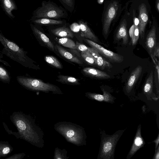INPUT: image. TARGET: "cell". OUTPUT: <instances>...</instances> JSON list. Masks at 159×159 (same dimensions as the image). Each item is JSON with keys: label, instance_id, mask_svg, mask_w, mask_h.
<instances>
[{"label": "cell", "instance_id": "obj_1", "mask_svg": "<svg viewBox=\"0 0 159 159\" xmlns=\"http://www.w3.org/2000/svg\"><path fill=\"white\" fill-rule=\"evenodd\" d=\"M54 128L68 142L78 146L86 145L84 129L79 125L70 122H59L54 125Z\"/></svg>", "mask_w": 159, "mask_h": 159}, {"label": "cell", "instance_id": "obj_2", "mask_svg": "<svg viewBox=\"0 0 159 159\" xmlns=\"http://www.w3.org/2000/svg\"><path fill=\"white\" fill-rule=\"evenodd\" d=\"M0 42L4 47L3 51L7 56L25 67H32V61L23 48L6 38L0 32Z\"/></svg>", "mask_w": 159, "mask_h": 159}, {"label": "cell", "instance_id": "obj_3", "mask_svg": "<svg viewBox=\"0 0 159 159\" xmlns=\"http://www.w3.org/2000/svg\"><path fill=\"white\" fill-rule=\"evenodd\" d=\"M125 129L119 130L111 135L101 130V141L97 159H114L116 146Z\"/></svg>", "mask_w": 159, "mask_h": 159}, {"label": "cell", "instance_id": "obj_4", "mask_svg": "<svg viewBox=\"0 0 159 159\" xmlns=\"http://www.w3.org/2000/svg\"><path fill=\"white\" fill-rule=\"evenodd\" d=\"M16 79L20 84L31 90L45 93H52L54 94H63L60 89L56 85L44 82L39 79L22 76H17Z\"/></svg>", "mask_w": 159, "mask_h": 159}, {"label": "cell", "instance_id": "obj_5", "mask_svg": "<svg viewBox=\"0 0 159 159\" xmlns=\"http://www.w3.org/2000/svg\"><path fill=\"white\" fill-rule=\"evenodd\" d=\"M120 8L119 3L116 0L111 1L107 5L102 18V30L107 35L113 21L116 18Z\"/></svg>", "mask_w": 159, "mask_h": 159}, {"label": "cell", "instance_id": "obj_6", "mask_svg": "<svg viewBox=\"0 0 159 159\" xmlns=\"http://www.w3.org/2000/svg\"><path fill=\"white\" fill-rule=\"evenodd\" d=\"M64 14L63 11L56 5L50 2H43L35 15L37 18L58 19L62 17Z\"/></svg>", "mask_w": 159, "mask_h": 159}, {"label": "cell", "instance_id": "obj_7", "mask_svg": "<svg viewBox=\"0 0 159 159\" xmlns=\"http://www.w3.org/2000/svg\"><path fill=\"white\" fill-rule=\"evenodd\" d=\"M84 40L92 48L96 50L101 55L111 62L120 63L123 61V57L118 54L106 49L102 46L91 40L85 39Z\"/></svg>", "mask_w": 159, "mask_h": 159}, {"label": "cell", "instance_id": "obj_8", "mask_svg": "<svg viewBox=\"0 0 159 159\" xmlns=\"http://www.w3.org/2000/svg\"><path fill=\"white\" fill-rule=\"evenodd\" d=\"M139 34L142 39H143L145 28L148 20V11L146 5L141 4L139 8Z\"/></svg>", "mask_w": 159, "mask_h": 159}, {"label": "cell", "instance_id": "obj_9", "mask_svg": "<svg viewBox=\"0 0 159 159\" xmlns=\"http://www.w3.org/2000/svg\"><path fill=\"white\" fill-rule=\"evenodd\" d=\"M141 125L140 124L138 127L132 145L127 155V159H130L145 144V141L141 135Z\"/></svg>", "mask_w": 159, "mask_h": 159}, {"label": "cell", "instance_id": "obj_10", "mask_svg": "<svg viewBox=\"0 0 159 159\" xmlns=\"http://www.w3.org/2000/svg\"><path fill=\"white\" fill-rule=\"evenodd\" d=\"M142 67L138 66L133 70L126 84L125 89L128 93H130L140 77L142 71Z\"/></svg>", "mask_w": 159, "mask_h": 159}, {"label": "cell", "instance_id": "obj_11", "mask_svg": "<svg viewBox=\"0 0 159 159\" xmlns=\"http://www.w3.org/2000/svg\"><path fill=\"white\" fill-rule=\"evenodd\" d=\"M156 28L153 25L148 33L146 39V47L152 58V51L156 45Z\"/></svg>", "mask_w": 159, "mask_h": 159}, {"label": "cell", "instance_id": "obj_12", "mask_svg": "<svg viewBox=\"0 0 159 159\" xmlns=\"http://www.w3.org/2000/svg\"><path fill=\"white\" fill-rule=\"evenodd\" d=\"M153 72L152 71L145 82L143 88V92L147 97L151 98L155 101H157L158 98L153 92Z\"/></svg>", "mask_w": 159, "mask_h": 159}, {"label": "cell", "instance_id": "obj_13", "mask_svg": "<svg viewBox=\"0 0 159 159\" xmlns=\"http://www.w3.org/2000/svg\"><path fill=\"white\" fill-rule=\"evenodd\" d=\"M79 24L80 26V30L81 31V36L82 37L95 43L98 42L97 37L92 31L86 22L80 20Z\"/></svg>", "mask_w": 159, "mask_h": 159}, {"label": "cell", "instance_id": "obj_14", "mask_svg": "<svg viewBox=\"0 0 159 159\" xmlns=\"http://www.w3.org/2000/svg\"><path fill=\"white\" fill-rule=\"evenodd\" d=\"M88 50L95 59L97 66H98L102 69L105 68H110L112 67L111 64L103 58L94 48L89 47Z\"/></svg>", "mask_w": 159, "mask_h": 159}, {"label": "cell", "instance_id": "obj_15", "mask_svg": "<svg viewBox=\"0 0 159 159\" xmlns=\"http://www.w3.org/2000/svg\"><path fill=\"white\" fill-rule=\"evenodd\" d=\"M86 75L99 79H108L110 76L105 72L92 67H85L82 70Z\"/></svg>", "mask_w": 159, "mask_h": 159}, {"label": "cell", "instance_id": "obj_16", "mask_svg": "<svg viewBox=\"0 0 159 159\" xmlns=\"http://www.w3.org/2000/svg\"><path fill=\"white\" fill-rule=\"evenodd\" d=\"M127 22L124 19L120 23L116 34V38L117 40L123 39V43L126 44L128 41V37L127 27Z\"/></svg>", "mask_w": 159, "mask_h": 159}, {"label": "cell", "instance_id": "obj_17", "mask_svg": "<svg viewBox=\"0 0 159 159\" xmlns=\"http://www.w3.org/2000/svg\"><path fill=\"white\" fill-rule=\"evenodd\" d=\"M55 48L62 57L68 60L78 64H83V62L78 58L61 46L56 44Z\"/></svg>", "mask_w": 159, "mask_h": 159}, {"label": "cell", "instance_id": "obj_18", "mask_svg": "<svg viewBox=\"0 0 159 159\" xmlns=\"http://www.w3.org/2000/svg\"><path fill=\"white\" fill-rule=\"evenodd\" d=\"M32 28L34 34L38 38L51 50L54 51L55 47L47 36L35 27L33 26Z\"/></svg>", "mask_w": 159, "mask_h": 159}, {"label": "cell", "instance_id": "obj_19", "mask_svg": "<svg viewBox=\"0 0 159 159\" xmlns=\"http://www.w3.org/2000/svg\"><path fill=\"white\" fill-rule=\"evenodd\" d=\"M52 33L56 36L60 37L73 38L74 34L68 28L62 27L51 30Z\"/></svg>", "mask_w": 159, "mask_h": 159}, {"label": "cell", "instance_id": "obj_20", "mask_svg": "<svg viewBox=\"0 0 159 159\" xmlns=\"http://www.w3.org/2000/svg\"><path fill=\"white\" fill-rule=\"evenodd\" d=\"M56 80L62 84L71 85H79L80 84L79 80L76 78L68 75H59Z\"/></svg>", "mask_w": 159, "mask_h": 159}, {"label": "cell", "instance_id": "obj_21", "mask_svg": "<svg viewBox=\"0 0 159 159\" xmlns=\"http://www.w3.org/2000/svg\"><path fill=\"white\" fill-rule=\"evenodd\" d=\"M34 22L36 23L46 25H56L62 24L61 20H57L47 18H40L36 20Z\"/></svg>", "mask_w": 159, "mask_h": 159}, {"label": "cell", "instance_id": "obj_22", "mask_svg": "<svg viewBox=\"0 0 159 159\" xmlns=\"http://www.w3.org/2000/svg\"><path fill=\"white\" fill-rule=\"evenodd\" d=\"M58 43L63 46L73 49H76L75 43L71 39L63 37L57 40Z\"/></svg>", "mask_w": 159, "mask_h": 159}, {"label": "cell", "instance_id": "obj_23", "mask_svg": "<svg viewBox=\"0 0 159 159\" xmlns=\"http://www.w3.org/2000/svg\"><path fill=\"white\" fill-rule=\"evenodd\" d=\"M4 8L7 13L11 17H13L11 11L16 9V6L12 0H2Z\"/></svg>", "mask_w": 159, "mask_h": 159}, {"label": "cell", "instance_id": "obj_24", "mask_svg": "<svg viewBox=\"0 0 159 159\" xmlns=\"http://www.w3.org/2000/svg\"><path fill=\"white\" fill-rule=\"evenodd\" d=\"M45 60L49 64L58 69L63 68L61 63L56 57L52 56H47L44 57Z\"/></svg>", "mask_w": 159, "mask_h": 159}, {"label": "cell", "instance_id": "obj_25", "mask_svg": "<svg viewBox=\"0 0 159 159\" xmlns=\"http://www.w3.org/2000/svg\"><path fill=\"white\" fill-rule=\"evenodd\" d=\"M134 24L135 26V30L133 38L132 40V43L133 45H135L139 37V20L138 18L134 17L133 20Z\"/></svg>", "mask_w": 159, "mask_h": 159}, {"label": "cell", "instance_id": "obj_26", "mask_svg": "<svg viewBox=\"0 0 159 159\" xmlns=\"http://www.w3.org/2000/svg\"><path fill=\"white\" fill-rule=\"evenodd\" d=\"M80 55L83 59L89 64L97 66L95 59L90 53L89 51L86 52H81Z\"/></svg>", "mask_w": 159, "mask_h": 159}, {"label": "cell", "instance_id": "obj_27", "mask_svg": "<svg viewBox=\"0 0 159 159\" xmlns=\"http://www.w3.org/2000/svg\"><path fill=\"white\" fill-rule=\"evenodd\" d=\"M67 151L65 149H61L57 147L54 151V159H68L69 157L67 156Z\"/></svg>", "mask_w": 159, "mask_h": 159}, {"label": "cell", "instance_id": "obj_28", "mask_svg": "<svg viewBox=\"0 0 159 159\" xmlns=\"http://www.w3.org/2000/svg\"><path fill=\"white\" fill-rule=\"evenodd\" d=\"M10 80V76L8 72L5 68L0 65V80L4 82L9 83Z\"/></svg>", "mask_w": 159, "mask_h": 159}, {"label": "cell", "instance_id": "obj_29", "mask_svg": "<svg viewBox=\"0 0 159 159\" xmlns=\"http://www.w3.org/2000/svg\"><path fill=\"white\" fill-rule=\"evenodd\" d=\"M85 96L89 98L100 102L104 101V97L103 95L95 93L87 92L85 93Z\"/></svg>", "mask_w": 159, "mask_h": 159}, {"label": "cell", "instance_id": "obj_30", "mask_svg": "<svg viewBox=\"0 0 159 159\" xmlns=\"http://www.w3.org/2000/svg\"><path fill=\"white\" fill-rule=\"evenodd\" d=\"M103 92V95L104 97V101L105 102L113 103L114 102L116 98L113 96L109 92L103 89H102Z\"/></svg>", "mask_w": 159, "mask_h": 159}, {"label": "cell", "instance_id": "obj_31", "mask_svg": "<svg viewBox=\"0 0 159 159\" xmlns=\"http://www.w3.org/2000/svg\"><path fill=\"white\" fill-rule=\"evenodd\" d=\"M76 49L81 52H86L88 51V47L76 42L75 43Z\"/></svg>", "mask_w": 159, "mask_h": 159}, {"label": "cell", "instance_id": "obj_32", "mask_svg": "<svg viewBox=\"0 0 159 159\" xmlns=\"http://www.w3.org/2000/svg\"><path fill=\"white\" fill-rule=\"evenodd\" d=\"M70 28L71 31L74 32H78L80 30V26L79 24L74 23L70 26Z\"/></svg>", "mask_w": 159, "mask_h": 159}, {"label": "cell", "instance_id": "obj_33", "mask_svg": "<svg viewBox=\"0 0 159 159\" xmlns=\"http://www.w3.org/2000/svg\"><path fill=\"white\" fill-rule=\"evenodd\" d=\"M159 48L158 44H157L156 46V45L155 47L154 48V51L153 52V55H152V57H159Z\"/></svg>", "mask_w": 159, "mask_h": 159}, {"label": "cell", "instance_id": "obj_34", "mask_svg": "<svg viewBox=\"0 0 159 159\" xmlns=\"http://www.w3.org/2000/svg\"><path fill=\"white\" fill-rule=\"evenodd\" d=\"M135 30V26L133 24L130 28L129 31V36L131 39V40L133 39Z\"/></svg>", "mask_w": 159, "mask_h": 159}, {"label": "cell", "instance_id": "obj_35", "mask_svg": "<svg viewBox=\"0 0 159 159\" xmlns=\"http://www.w3.org/2000/svg\"><path fill=\"white\" fill-rule=\"evenodd\" d=\"M155 154L153 156L152 159H159V146L158 145L155 151Z\"/></svg>", "mask_w": 159, "mask_h": 159}, {"label": "cell", "instance_id": "obj_36", "mask_svg": "<svg viewBox=\"0 0 159 159\" xmlns=\"http://www.w3.org/2000/svg\"><path fill=\"white\" fill-rule=\"evenodd\" d=\"M64 2L70 7L73 6V0H62Z\"/></svg>", "mask_w": 159, "mask_h": 159}, {"label": "cell", "instance_id": "obj_37", "mask_svg": "<svg viewBox=\"0 0 159 159\" xmlns=\"http://www.w3.org/2000/svg\"><path fill=\"white\" fill-rule=\"evenodd\" d=\"M159 134H158L157 138L152 142H154L155 143V150H156L158 146L159 145Z\"/></svg>", "mask_w": 159, "mask_h": 159}, {"label": "cell", "instance_id": "obj_38", "mask_svg": "<svg viewBox=\"0 0 159 159\" xmlns=\"http://www.w3.org/2000/svg\"><path fill=\"white\" fill-rule=\"evenodd\" d=\"M10 151V148L8 147H6L4 148L2 152L3 154H8Z\"/></svg>", "mask_w": 159, "mask_h": 159}, {"label": "cell", "instance_id": "obj_39", "mask_svg": "<svg viewBox=\"0 0 159 159\" xmlns=\"http://www.w3.org/2000/svg\"><path fill=\"white\" fill-rule=\"evenodd\" d=\"M156 9L158 12L159 11V0H157L156 2Z\"/></svg>", "mask_w": 159, "mask_h": 159}, {"label": "cell", "instance_id": "obj_40", "mask_svg": "<svg viewBox=\"0 0 159 159\" xmlns=\"http://www.w3.org/2000/svg\"><path fill=\"white\" fill-rule=\"evenodd\" d=\"M156 69H157V77H158V81L159 80V66L158 65H157V64L156 65Z\"/></svg>", "mask_w": 159, "mask_h": 159}, {"label": "cell", "instance_id": "obj_41", "mask_svg": "<svg viewBox=\"0 0 159 159\" xmlns=\"http://www.w3.org/2000/svg\"><path fill=\"white\" fill-rule=\"evenodd\" d=\"M103 0H97L98 2L100 4H102L103 2Z\"/></svg>", "mask_w": 159, "mask_h": 159}]
</instances>
